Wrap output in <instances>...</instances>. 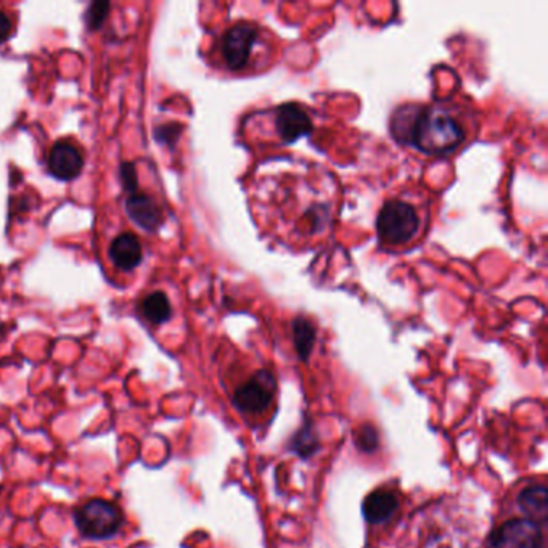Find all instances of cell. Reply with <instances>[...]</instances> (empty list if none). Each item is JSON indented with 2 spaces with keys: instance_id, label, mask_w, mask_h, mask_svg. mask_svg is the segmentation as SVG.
<instances>
[{
  "instance_id": "cell-1",
  "label": "cell",
  "mask_w": 548,
  "mask_h": 548,
  "mask_svg": "<svg viewBox=\"0 0 548 548\" xmlns=\"http://www.w3.org/2000/svg\"><path fill=\"white\" fill-rule=\"evenodd\" d=\"M246 197L264 240L289 251L327 243L340 214L336 175L309 158L262 159L246 179Z\"/></svg>"
},
{
  "instance_id": "cell-2",
  "label": "cell",
  "mask_w": 548,
  "mask_h": 548,
  "mask_svg": "<svg viewBox=\"0 0 548 548\" xmlns=\"http://www.w3.org/2000/svg\"><path fill=\"white\" fill-rule=\"evenodd\" d=\"M391 134L421 155L445 157L475 139L478 118L470 104L459 100L402 104L392 114Z\"/></svg>"
},
{
  "instance_id": "cell-3",
  "label": "cell",
  "mask_w": 548,
  "mask_h": 548,
  "mask_svg": "<svg viewBox=\"0 0 548 548\" xmlns=\"http://www.w3.org/2000/svg\"><path fill=\"white\" fill-rule=\"evenodd\" d=\"M433 222V198L418 187H405L384 198L376 216V236L386 252H405L423 242Z\"/></svg>"
},
{
  "instance_id": "cell-4",
  "label": "cell",
  "mask_w": 548,
  "mask_h": 548,
  "mask_svg": "<svg viewBox=\"0 0 548 548\" xmlns=\"http://www.w3.org/2000/svg\"><path fill=\"white\" fill-rule=\"evenodd\" d=\"M277 37L269 27L251 19L227 25L211 49L216 68L232 76H256L277 60Z\"/></svg>"
},
{
  "instance_id": "cell-5",
  "label": "cell",
  "mask_w": 548,
  "mask_h": 548,
  "mask_svg": "<svg viewBox=\"0 0 548 548\" xmlns=\"http://www.w3.org/2000/svg\"><path fill=\"white\" fill-rule=\"evenodd\" d=\"M313 129V110L301 104H283L254 110L242 121V135L252 147L293 143L311 134Z\"/></svg>"
},
{
  "instance_id": "cell-6",
  "label": "cell",
  "mask_w": 548,
  "mask_h": 548,
  "mask_svg": "<svg viewBox=\"0 0 548 548\" xmlns=\"http://www.w3.org/2000/svg\"><path fill=\"white\" fill-rule=\"evenodd\" d=\"M79 531L90 539H108L120 531L122 524L121 510L116 505L96 498L79 508L76 514Z\"/></svg>"
},
{
  "instance_id": "cell-7",
  "label": "cell",
  "mask_w": 548,
  "mask_h": 548,
  "mask_svg": "<svg viewBox=\"0 0 548 548\" xmlns=\"http://www.w3.org/2000/svg\"><path fill=\"white\" fill-rule=\"evenodd\" d=\"M277 392V380L269 370H258L234 394V405L243 413H261Z\"/></svg>"
},
{
  "instance_id": "cell-8",
  "label": "cell",
  "mask_w": 548,
  "mask_h": 548,
  "mask_svg": "<svg viewBox=\"0 0 548 548\" xmlns=\"http://www.w3.org/2000/svg\"><path fill=\"white\" fill-rule=\"evenodd\" d=\"M542 545L540 526L526 518L500 524L486 542V548H542Z\"/></svg>"
},
{
  "instance_id": "cell-9",
  "label": "cell",
  "mask_w": 548,
  "mask_h": 548,
  "mask_svg": "<svg viewBox=\"0 0 548 548\" xmlns=\"http://www.w3.org/2000/svg\"><path fill=\"white\" fill-rule=\"evenodd\" d=\"M47 163H49V171L53 177L60 181H73L82 171L84 157L76 145H73L71 142L60 140L50 150Z\"/></svg>"
},
{
  "instance_id": "cell-10",
  "label": "cell",
  "mask_w": 548,
  "mask_h": 548,
  "mask_svg": "<svg viewBox=\"0 0 548 548\" xmlns=\"http://www.w3.org/2000/svg\"><path fill=\"white\" fill-rule=\"evenodd\" d=\"M126 209L134 222H137L142 228H147L150 232L157 230L163 222L161 208L158 206L157 201L145 193H132L126 203Z\"/></svg>"
},
{
  "instance_id": "cell-11",
  "label": "cell",
  "mask_w": 548,
  "mask_h": 548,
  "mask_svg": "<svg viewBox=\"0 0 548 548\" xmlns=\"http://www.w3.org/2000/svg\"><path fill=\"white\" fill-rule=\"evenodd\" d=\"M143 251L139 238L134 234L116 236L110 246V259L120 270L135 269L142 262Z\"/></svg>"
},
{
  "instance_id": "cell-12",
  "label": "cell",
  "mask_w": 548,
  "mask_h": 548,
  "mask_svg": "<svg viewBox=\"0 0 548 548\" xmlns=\"http://www.w3.org/2000/svg\"><path fill=\"white\" fill-rule=\"evenodd\" d=\"M516 504L521 513L526 516V520L536 522L537 526L547 522L548 490L545 486H529L522 489Z\"/></svg>"
},
{
  "instance_id": "cell-13",
  "label": "cell",
  "mask_w": 548,
  "mask_h": 548,
  "mask_svg": "<svg viewBox=\"0 0 548 548\" xmlns=\"http://www.w3.org/2000/svg\"><path fill=\"white\" fill-rule=\"evenodd\" d=\"M399 508V498L390 490H376L367 497L362 504V514L370 524L386 522Z\"/></svg>"
},
{
  "instance_id": "cell-14",
  "label": "cell",
  "mask_w": 548,
  "mask_h": 548,
  "mask_svg": "<svg viewBox=\"0 0 548 548\" xmlns=\"http://www.w3.org/2000/svg\"><path fill=\"white\" fill-rule=\"evenodd\" d=\"M142 313L151 323H165L171 319V303L163 291H155L142 301Z\"/></svg>"
},
{
  "instance_id": "cell-15",
  "label": "cell",
  "mask_w": 548,
  "mask_h": 548,
  "mask_svg": "<svg viewBox=\"0 0 548 548\" xmlns=\"http://www.w3.org/2000/svg\"><path fill=\"white\" fill-rule=\"evenodd\" d=\"M289 447L301 459H309L319 449V436L313 429V421H305L303 427L297 429V435L291 437Z\"/></svg>"
},
{
  "instance_id": "cell-16",
  "label": "cell",
  "mask_w": 548,
  "mask_h": 548,
  "mask_svg": "<svg viewBox=\"0 0 548 548\" xmlns=\"http://www.w3.org/2000/svg\"><path fill=\"white\" fill-rule=\"evenodd\" d=\"M293 340L301 360H307L315 344V328L307 320L297 319L293 323Z\"/></svg>"
},
{
  "instance_id": "cell-17",
  "label": "cell",
  "mask_w": 548,
  "mask_h": 548,
  "mask_svg": "<svg viewBox=\"0 0 548 548\" xmlns=\"http://www.w3.org/2000/svg\"><path fill=\"white\" fill-rule=\"evenodd\" d=\"M354 439H356L357 447L364 452H374L380 445V437L372 425H362L354 433Z\"/></svg>"
},
{
  "instance_id": "cell-18",
  "label": "cell",
  "mask_w": 548,
  "mask_h": 548,
  "mask_svg": "<svg viewBox=\"0 0 548 548\" xmlns=\"http://www.w3.org/2000/svg\"><path fill=\"white\" fill-rule=\"evenodd\" d=\"M13 33V19L5 10L0 9V44L5 42Z\"/></svg>"
},
{
  "instance_id": "cell-19",
  "label": "cell",
  "mask_w": 548,
  "mask_h": 548,
  "mask_svg": "<svg viewBox=\"0 0 548 548\" xmlns=\"http://www.w3.org/2000/svg\"><path fill=\"white\" fill-rule=\"evenodd\" d=\"M108 7H110L108 4H104V5H102V9H100V12H96V10H94V7H90V12H89L88 15V17L90 18V19H89V27H94V25H96V18H98L96 21H98V25H100V21H102V19H104V15H106L104 12H106V9H108Z\"/></svg>"
}]
</instances>
